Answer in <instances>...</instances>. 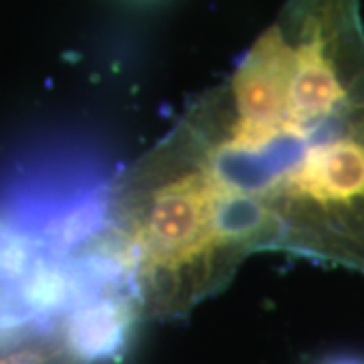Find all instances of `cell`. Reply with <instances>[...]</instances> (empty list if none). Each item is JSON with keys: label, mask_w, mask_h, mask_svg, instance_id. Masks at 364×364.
<instances>
[{"label": "cell", "mask_w": 364, "mask_h": 364, "mask_svg": "<svg viewBox=\"0 0 364 364\" xmlns=\"http://www.w3.org/2000/svg\"><path fill=\"white\" fill-rule=\"evenodd\" d=\"M102 239L148 320L273 251L364 273L360 0H287L229 75L109 184Z\"/></svg>", "instance_id": "cell-1"}, {"label": "cell", "mask_w": 364, "mask_h": 364, "mask_svg": "<svg viewBox=\"0 0 364 364\" xmlns=\"http://www.w3.org/2000/svg\"><path fill=\"white\" fill-rule=\"evenodd\" d=\"M332 364H363V363H352V360H340V363H332Z\"/></svg>", "instance_id": "cell-2"}]
</instances>
